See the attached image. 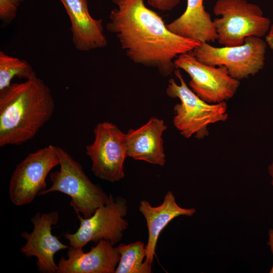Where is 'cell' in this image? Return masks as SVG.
I'll use <instances>...</instances> for the list:
<instances>
[{"instance_id": "2", "label": "cell", "mask_w": 273, "mask_h": 273, "mask_svg": "<svg viewBox=\"0 0 273 273\" xmlns=\"http://www.w3.org/2000/svg\"><path fill=\"white\" fill-rule=\"evenodd\" d=\"M54 109L50 87L36 74L0 91V147L33 139Z\"/></svg>"}, {"instance_id": "3", "label": "cell", "mask_w": 273, "mask_h": 273, "mask_svg": "<svg viewBox=\"0 0 273 273\" xmlns=\"http://www.w3.org/2000/svg\"><path fill=\"white\" fill-rule=\"evenodd\" d=\"M179 84L171 78L166 93L172 98H178L180 103L173 108V123L185 138L194 136L201 140L209 134L208 126L226 121L229 117L226 102L210 104L199 98L186 83L179 69L174 71Z\"/></svg>"}, {"instance_id": "20", "label": "cell", "mask_w": 273, "mask_h": 273, "mask_svg": "<svg viewBox=\"0 0 273 273\" xmlns=\"http://www.w3.org/2000/svg\"><path fill=\"white\" fill-rule=\"evenodd\" d=\"M180 0H147L148 4L162 11H169L175 8Z\"/></svg>"}, {"instance_id": "21", "label": "cell", "mask_w": 273, "mask_h": 273, "mask_svg": "<svg viewBox=\"0 0 273 273\" xmlns=\"http://www.w3.org/2000/svg\"><path fill=\"white\" fill-rule=\"evenodd\" d=\"M266 42L270 49L273 50V24L270 26L265 37Z\"/></svg>"}, {"instance_id": "4", "label": "cell", "mask_w": 273, "mask_h": 273, "mask_svg": "<svg viewBox=\"0 0 273 273\" xmlns=\"http://www.w3.org/2000/svg\"><path fill=\"white\" fill-rule=\"evenodd\" d=\"M213 20L218 43L225 47L240 46L250 36L261 37L269 31L270 20L260 8L246 0H217Z\"/></svg>"}, {"instance_id": "14", "label": "cell", "mask_w": 273, "mask_h": 273, "mask_svg": "<svg viewBox=\"0 0 273 273\" xmlns=\"http://www.w3.org/2000/svg\"><path fill=\"white\" fill-rule=\"evenodd\" d=\"M69 17L73 43L79 51L105 48L108 44L102 19L90 15L87 0H60Z\"/></svg>"}, {"instance_id": "10", "label": "cell", "mask_w": 273, "mask_h": 273, "mask_svg": "<svg viewBox=\"0 0 273 273\" xmlns=\"http://www.w3.org/2000/svg\"><path fill=\"white\" fill-rule=\"evenodd\" d=\"M174 63L176 68L188 74L191 89L207 103L226 102L234 96L240 85V80L231 76L225 66L202 63L191 53L180 55Z\"/></svg>"}, {"instance_id": "5", "label": "cell", "mask_w": 273, "mask_h": 273, "mask_svg": "<svg viewBox=\"0 0 273 273\" xmlns=\"http://www.w3.org/2000/svg\"><path fill=\"white\" fill-rule=\"evenodd\" d=\"M58 154L60 170L50 174L52 186L38 195L54 191L67 195L71 199L70 205L76 213H81L84 218H88L107 202L109 195L90 180L81 165L68 152L58 147Z\"/></svg>"}, {"instance_id": "1", "label": "cell", "mask_w": 273, "mask_h": 273, "mask_svg": "<svg viewBox=\"0 0 273 273\" xmlns=\"http://www.w3.org/2000/svg\"><path fill=\"white\" fill-rule=\"evenodd\" d=\"M116 6L106 24L127 57L135 64L158 70L167 77L176 69L174 60L192 52L200 42L170 31L162 18L144 0H111Z\"/></svg>"}, {"instance_id": "15", "label": "cell", "mask_w": 273, "mask_h": 273, "mask_svg": "<svg viewBox=\"0 0 273 273\" xmlns=\"http://www.w3.org/2000/svg\"><path fill=\"white\" fill-rule=\"evenodd\" d=\"M139 208L146 219L148 231L145 262L152 266L158 239L161 232L174 218L181 215L192 216L196 210L179 206L171 191L166 193L160 205L152 206L149 201L143 200L140 201Z\"/></svg>"}, {"instance_id": "16", "label": "cell", "mask_w": 273, "mask_h": 273, "mask_svg": "<svg viewBox=\"0 0 273 273\" xmlns=\"http://www.w3.org/2000/svg\"><path fill=\"white\" fill-rule=\"evenodd\" d=\"M168 29L180 36L200 42H214L217 35L203 0H187L185 11L167 24Z\"/></svg>"}, {"instance_id": "19", "label": "cell", "mask_w": 273, "mask_h": 273, "mask_svg": "<svg viewBox=\"0 0 273 273\" xmlns=\"http://www.w3.org/2000/svg\"><path fill=\"white\" fill-rule=\"evenodd\" d=\"M24 0H0V19L10 24L16 18L18 8Z\"/></svg>"}, {"instance_id": "18", "label": "cell", "mask_w": 273, "mask_h": 273, "mask_svg": "<svg viewBox=\"0 0 273 273\" xmlns=\"http://www.w3.org/2000/svg\"><path fill=\"white\" fill-rule=\"evenodd\" d=\"M35 75L36 73L27 61L0 51V91L10 86L15 77L27 80Z\"/></svg>"}, {"instance_id": "11", "label": "cell", "mask_w": 273, "mask_h": 273, "mask_svg": "<svg viewBox=\"0 0 273 273\" xmlns=\"http://www.w3.org/2000/svg\"><path fill=\"white\" fill-rule=\"evenodd\" d=\"M57 211L49 213L37 212L31 219L33 224L31 233L23 232L21 236L26 240L21 252L27 257L37 258L36 265L38 270L43 273L57 272L58 265L54 260L55 254L69 247L62 243L52 233V226L59 220Z\"/></svg>"}, {"instance_id": "23", "label": "cell", "mask_w": 273, "mask_h": 273, "mask_svg": "<svg viewBox=\"0 0 273 273\" xmlns=\"http://www.w3.org/2000/svg\"><path fill=\"white\" fill-rule=\"evenodd\" d=\"M268 171L271 178V184L273 187V160L268 167Z\"/></svg>"}, {"instance_id": "9", "label": "cell", "mask_w": 273, "mask_h": 273, "mask_svg": "<svg viewBox=\"0 0 273 273\" xmlns=\"http://www.w3.org/2000/svg\"><path fill=\"white\" fill-rule=\"evenodd\" d=\"M58 147L49 145L31 153L16 165L9 183L12 203L22 206L31 203L46 187V178L59 165Z\"/></svg>"}, {"instance_id": "13", "label": "cell", "mask_w": 273, "mask_h": 273, "mask_svg": "<svg viewBox=\"0 0 273 273\" xmlns=\"http://www.w3.org/2000/svg\"><path fill=\"white\" fill-rule=\"evenodd\" d=\"M167 127L163 120L151 117L145 124L125 133L127 157L163 166L166 162L162 134Z\"/></svg>"}, {"instance_id": "8", "label": "cell", "mask_w": 273, "mask_h": 273, "mask_svg": "<svg viewBox=\"0 0 273 273\" xmlns=\"http://www.w3.org/2000/svg\"><path fill=\"white\" fill-rule=\"evenodd\" d=\"M94 140L85 147L92 161L91 170L99 178L110 183L125 176L124 162L127 157L124 133L115 124L101 122L94 129Z\"/></svg>"}, {"instance_id": "17", "label": "cell", "mask_w": 273, "mask_h": 273, "mask_svg": "<svg viewBox=\"0 0 273 273\" xmlns=\"http://www.w3.org/2000/svg\"><path fill=\"white\" fill-rule=\"evenodd\" d=\"M120 257L115 273H150L152 266L145 262L146 245L142 241L117 247Z\"/></svg>"}, {"instance_id": "22", "label": "cell", "mask_w": 273, "mask_h": 273, "mask_svg": "<svg viewBox=\"0 0 273 273\" xmlns=\"http://www.w3.org/2000/svg\"><path fill=\"white\" fill-rule=\"evenodd\" d=\"M268 240L267 244L269 246L270 251L273 255V228L269 230L268 232ZM270 273H273V264L269 271Z\"/></svg>"}, {"instance_id": "12", "label": "cell", "mask_w": 273, "mask_h": 273, "mask_svg": "<svg viewBox=\"0 0 273 273\" xmlns=\"http://www.w3.org/2000/svg\"><path fill=\"white\" fill-rule=\"evenodd\" d=\"M114 246L101 240L87 252L70 247L67 259L63 256L59 260L57 273H115L120 255Z\"/></svg>"}, {"instance_id": "6", "label": "cell", "mask_w": 273, "mask_h": 273, "mask_svg": "<svg viewBox=\"0 0 273 273\" xmlns=\"http://www.w3.org/2000/svg\"><path fill=\"white\" fill-rule=\"evenodd\" d=\"M266 43L261 37L250 36L240 46L215 47L201 42L190 53L199 62L225 66L231 76L240 80L254 76L264 65Z\"/></svg>"}, {"instance_id": "7", "label": "cell", "mask_w": 273, "mask_h": 273, "mask_svg": "<svg viewBox=\"0 0 273 273\" xmlns=\"http://www.w3.org/2000/svg\"><path fill=\"white\" fill-rule=\"evenodd\" d=\"M127 209V201L124 198H114L110 194L107 202L99 207L90 217L84 218L77 213L79 228L75 233H65V238L74 248H83L91 241L97 243L101 240L108 241L115 245L121 240L123 232L129 226L124 218Z\"/></svg>"}]
</instances>
